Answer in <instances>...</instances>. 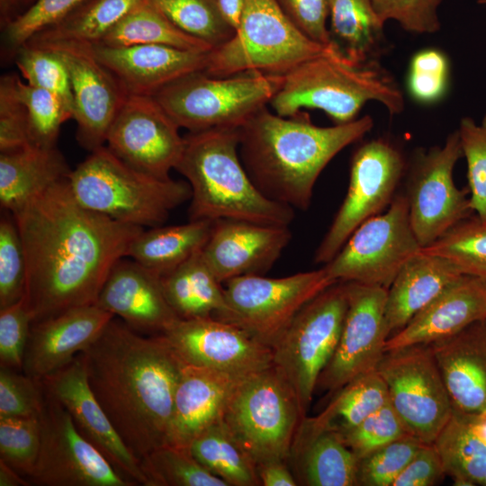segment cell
I'll use <instances>...</instances> for the list:
<instances>
[{"label":"cell","mask_w":486,"mask_h":486,"mask_svg":"<svg viewBox=\"0 0 486 486\" xmlns=\"http://www.w3.org/2000/svg\"><path fill=\"white\" fill-rule=\"evenodd\" d=\"M12 215L25 256L23 297L32 322L95 304L110 272L144 230L81 205L68 177Z\"/></svg>","instance_id":"cell-1"},{"label":"cell","mask_w":486,"mask_h":486,"mask_svg":"<svg viewBox=\"0 0 486 486\" xmlns=\"http://www.w3.org/2000/svg\"><path fill=\"white\" fill-rule=\"evenodd\" d=\"M81 354L94 394L132 454L141 460L166 444L183 362L164 338L112 319Z\"/></svg>","instance_id":"cell-2"},{"label":"cell","mask_w":486,"mask_h":486,"mask_svg":"<svg viewBox=\"0 0 486 486\" xmlns=\"http://www.w3.org/2000/svg\"><path fill=\"white\" fill-rule=\"evenodd\" d=\"M373 126V118L364 115L350 122L320 127L310 122L308 113L284 117L266 106L239 128V157L264 195L293 210L305 211L326 166Z\"/></svg>","instance_id":"cell-3"},{"label":"cell","mask_w":486,"mask_h":486,"mask_svg":"<svg viewBox=\"0 0 486 486\" xmlns=\"http://www.w3.org/2000/svg\"><path fill=\"white\" fill-rule=\"evenodd\" d=\"M175 168L189 184V220L221 219L288 226L294 210L264 195L238 152L239 128L189 132Z\"/></svg>","instance_id":"cell-4"},{"label":"cell","mask_w":486,"mask_h":486,"mask_svg":"<svg viewBox=\"0 0 486 486\" xmlns=\"http://www.w3.org/2000/svg\"><path fill=\"white\" fill-rule=\"evenodd\" d=\"M370 101L392 115L402 112L405 105L398 83L379 60L355 63L330 47L285 74L270 105L284 117L303 108L319 109L341 124L356 120Z\"/></svg>","instance_id":"cell-5"},{"label":"cell","mask_w":486,"mask_h":486,"mask_svg":"<svg viewBox=\"0 0 486 486\" xmlns=\"http://www.w3.org/2000/svg\"><path fill=\"white\" fill-rule=\"evenodd\" d=\"M70 191L86 209L141 228L163 225L191 199L186 181L163 179L123 162L106 146L91 151L68 176Z\"/></svg>","instance_id":"cell-6"},{"label":"cell","mask_w":486,"mask_h":486,"mask_svg":"<svg viewBox=\"0 0 486 486\" xmlns=\"http://www.w3.org/2000/svg\"><path fill=\"white\" fill-rule=\"evenodd\" d=\"M283 80L284 76L256 71L220 77L202 70L172 82L154 97L189 132L240 128L270 104Z\"/></svg>","instance_id":"cell-7"},{"label":"cell","mask_w":486,"mask_h":486,"mask_svg":"<svg viewBox=\"0 0 486 486\" xmlns=\"http://www.w3.org/2000/svg\"><path fill=\"white\" fill-rule=\"evenodd\" d=\"M328 48L301 32L275 0H246L233 37L208 52L203 71L220 77L248 71L284 76Z\"/></svg>","instance_id":"cell-8"},{"label":"cell","mask_w":486,"mask_h":486,"mask_svg":"<svg viewBox=\"0 0 486 486\" xmlns=\"http://www.w3.org/2000/svg\"><path fill=\"white\" fill-rule=\"evenodd\" d=\"M303 419L292 388L274 365L239 380L223 417L256 465L286 461Z\"/></svg>","instance_id":"cell-9"},{"label":"cell","mask_w":486,"mask_h":486,"mask_svg":"<svg viewBox=\"0 0 486 486\" xmlns=\"http://www.w3.org/2000/svg\"><path fill=\"white\" fill-rule=\"evenodd\" d=\"M346 310V282H337L301 309L273 348L274 366L292 388L304 418L338 346Z\"/></svg>","instance_id":"cell-10"},{"label":"cell","mask_w":486,"mask_h":486,"mask_svg":"<svg viewBox=\"0 0 486 486\" xmlns=\"http://www.w3.org/2000/svg\"><path fill=\"white\" fill-rule=\"evenodd\" d=\"M335 283L324 266L284 277L232 278L223 284L226 310L216 319L273 349L301 309Z\"/></svg>","instance_id":"cell-11"},{"label":"cell","mask_w":486,"mask_h":486,"mask_svg":"<svg viewBox=\"0 0 486 486\" xmlns=\"http://www.w3.org/2000/svg\"><path fill=\"white\" fill-rule=\"evenodd\" d=\"M421 249L411 225L406 195L400 194L384 213L357 227L324 267L336 282L388 289L402 266Z\"/></svg>","instance_id":"cell-12"},{"label":"cell","mask_w":486,"mask_h":486,"mask_svg":"<svg viewBox=\"0 0 486 486\" xmlns=\"http://www.w3.org/2000/svg\"><path fill=\"white\" fill-rule=\"evenodd\" d=\"M405 170L401 151L387 139H373L357 147L346 197L315 251L316 263L329 262L357 227L391 204Z\"/></svg>","instance_id":"cell-13"},{"label":"cell","mask_w":486,"mask_h":486,"mask_svg":"<svg viewBox=\"0 0 486 486\" xmlns=\"http://www.w3.org/2000/svg\"><path fill=\"white\" fill-rule=\"evenodd\" d=\"M377 372L408 431L422 443L433 444L450 420L453 408L430 346L387 351Z\"/></svg>","instance_id":"cell-14"},{"label":"cell","mask_w":486,"mask_h":486,"mask_svg":"<svg viewBox=\"0 0 486 486\" xmlns=\"http://www.w3.org/2000/svg\"><path fill=\"white\" fill-rule=\"evenodd\" d=\"M463 157L457 130L445 143L417 151L409 167L406 198L410 218L422 248L432 244L473 211L467 191L454 181V168Z\"/></svg>","instance_id":"cell-15"},{"label":"cell","mask_w":486,"mask_h":486,"mask_svg":"<svg viewBox=\"0 0 486 486\" xmlns=\"http://www.w3.org/2000/svg\"><path fill=\"white\" fill-rule=\"evenodd\" d=\"M40 415V446L28 476L40 486H133L76 428L66 409L46 392Z\"/></svg>","instance_id":"cell-16"},{"label":"cell","mask_w":486,"mask_h":486,"mask_svg":"<svg viewBox=\"0 0 486 486\" xmlns=\"http://www.w3.org/2000/svg\"><path fill=\"white\" fill-rule=\"evenodd\" d=\"M347 310L336 350L320 374L316 389L337 392L377 367L388 339L385 325L387 289L346 282Z\"/></svg>","instance_id":"cell-17"},{"label":"cell","mask_w":486,"mask_h":486,"mask_svg":"<svg viewBox=\"0 0 486 486\" xmlns=\"http://www.w3.org/2000/svg\"><path fill=\"white\" fill-rule=\"evenodd\" d=\"M179 127L154 96L128 94L107 133L106 147L130 166L170 178L183 152Z\"/></svg>","instance_id":"cell-18"},{"label":"cell","mask_w":486,"mask_h":486,"mask_svg":"<svg viewBox=\"0 0 486 486\" xmlns=\"http://www.w3.org/2000/svg\"><path fill=\"white\" fill-rule=\"evenodd\" d=\"M159 335L186 364L239 377L274 365L271 347L214 317L178 319Z\"/></svg>","instance_id":"cell-19"},{"label":"cell","mask_w":486,"mask_h":486,"mask_svg":"<svg viewBox=\"0 0 486 486\" xmlns=\"http://www.w3.org/2000/svg\"><path fill=\"white\" fill-rule=\"evenodd\" d=\"M29 44L50 50L65 64L78 143L90 152L104 146L109 128L128 94L96 58L93 45L73 41Z\"/></svg>","instance_id":"cell-20"},{"label":"cell","mask_w":486,"mask_h":486,"mask_svg":"<svg viewBox=\"0 0 486 486\" xmlns=\"http://www.w3.org/2000/svg\"><path fill=\"white\" fill-rule=\"evenodd\" d=\"M45 392L69 413L78 431L134 485L148 486L140 460L127 447L94 394L82 354L41 379Z\"/></svg>","instance_id":"cell-21"},{"label":"cell","mask_w":486,"mask_h":486,"mask_svg":"<svg viewBox=\"0 0 486 486\" xmlns=\"http://www.w3.org/2000/svg\"><path fill=\"white\" fill-rule=\"evenodd\" d=\"M292 237L288 226L221 219L213 221L202 253L214 275L224 284L239 276L266 274Z\"/></svg>","instance_id":"cell-22"},{"label":"cell","mask_w":486,"mask_h":486,"mask_svg":"<svg viewBox=\"0 0 486 486\" xmlns=\"http://www.w3.org/2000/svg\"><path fill=\"white\" fill-rule=\"evenodd\" d=\"M114 316L97 304L76 307L32 323L22 373L41 380L84 352Z\"/></svg>","instance_id":"cell-23"},{"label":"cell","mask_w":486,"mask_h":486,"mask_svg":"<svg viewBox=\"0 0 486 486\" xmlns=\"http://www.w3.org/2000/svg\"><path fill=\"white\" fill-rule=\"evenodd\" d=\"M93 50L127 94L148 96L187 74L204 70L209 52L156 44L111 47L99 43Z\"/></svg>","instance_id":"cell-24"},{"label":"cell","mask_w":486,"mask_h":486,"mask_svg":"<svg viewBox=\"0 0 486 486\" xmlns=\"http://www.w3.org/2000/svg\"><path fill=\"white\" fill-rule=\"evenodd\" d=\"M428 345L453 412L486 418V320Z\"/></svg>","instance_id":"cell-25"},{"label":"cell","mask_w":486,"mask_h":486,"mask_svg":"<svg viewBox=\"0 0 486 486\" xmlns=\"http://www.w3.org/2000/svg\"><path fill=\"white\" fill-rule=\"evenodd\" d=\"M95 304L138 332L161 334L179 319L166 299L160 276L125 257L110 272Z\"/></svg>","instance_id":"cell-26"},{"label":"cell","mask_w":486,"mask_h":486,"mask_svg":"<svg viewBox=\"0 0 486 486\" xmlns=\"http://www.w3.org/2000/svg\"><path fill=\"white\" fill-rule=\"evenodd\" d=\"M483 320H486V280L462 274L405 327L388 338L384 350L428 345Z\"/></svg>","instance_id":"cell-27"},{"label":"cell","mask_w":486,"mask_h":486,"mask_svg":"<svg viewBox=\"0 0 486 486\" xmlns=\"http://www.w3.org/2000/svg\"><path fill=\"white\" fill-rule=\"evenodd\" d=\"M241 378L183 363L166 444L189 448L200 433L223 419L231 394Z\"/></svg>","instance_id":"cell-28"},{"label":"cell","mask_w":486,"mask_h":486,"mask_svg":"<svg viewBox=\"0 0 486 486\" xmlns=\"http://www.w3.org/2000/svg\"><path fill=\"white\" fill-rule=\"evenodd\" d=\"M463 274L449 260L420 250L387 289L385 325L390 338Z\"/></svg>","instance_id":"cell-29"},{"label":"cell","mask_w":486,"mask_h":486,"mask_svg":"<svg viewBox=\"0 0 486 486\" xmlns=\"http://www.w3.org/2000/svg\"><path fill=\"white\" fill-rule=\"evenodd\" d=\"M69 168L57 148L33 145L0 154V203L14 213L38 194L68 177Z\"/></svg>","instance_id":"cell-30"},{"label":"cell","mask_w":486,"mask_h":486,"mask_svg":"<svg viewBox=\"0 0 486 486\" xmlns=\"http://www.w3.org/2000/svg\"><path fill=\"white\" fill-rule=\"evenodd\" d=\"M293 449L301 455L302 474L306 485H357L358 460L338 432L313 428L302 420L292 451Z\"/></svg>","instance_id":"cell-31"},{"label":"cell","mask_w":486,"mask_h":486,"mask_svg":"<svg viewBox=\"0 0 486 486\" xmlns=\"http://www.w3.org/2000/svg\"><path fill=\"white\" fill-rule=\"evenodd\" d=\"M213 221L189 220L184 224L144 229L130 243L126 257L162 276L202 250Z\"/></svg>","instance_id":"cell-32"},{"label":"cell","mask_w":486,"mask_h":486,"mask_svg":"<svg viewBox=\"0 0 486 486\" xmlns=\"http://www.w3.org/2000/svg\"><path fill=\"white\" fill-rule=\"evenodd\" d=\"M328 19L331 45L348 60H379L387 50L385 23L372 0H330Z\"/></svg>","instance_id":"cell-33"},{"label":"cell","mask_w":486,"mask_h":486,"mask_svg":"<svg viewBox=\"0 0 486 486\" xmlns=\"http://www.w3.org/2000/svg\"><path fill=\"white\" fill-rule=\"evenodd\" d=\"M166 299L179 319L219 318L226 310L224 285L198 252L160 276Z\"/></svg>","instance_id":"cell-34"},{"label":"cell","mask_w":486,"mask_h":486,"mask_svg":"<svg viewBox=\"0 0 486 486\" xmlns=\"http://www.w3.org/2000/svg\"><path fill=\"white\" fill-rule=\"evenodd\" d=\"M434 445L455 485L486 486V418L453 412Z\"/></svg>","instance_id":"cell-35"},{"label":"cell","mask_w":486,"mask_h":486,"mask_svg":"<svg viewBox=\"0 0 486 486\" xmlns=\"http://www.w3.org/2000/svg\"><path fill=\"white\" fill-rule=\"evenodd\" d=\"M143 1L86 0L63 18L33 35L27 42L101 43L121 20Z\"/></svg>","instance_id":"cell-36"},{"label":"cell","mask_w":486,"mask_h":486,"mask_svg":"<svg viewBox=\"0 0 486 486\" xmlns=\"http://www.w3.org/2000/svg\"><path fill=\"white\" fill-rule=\"evenodd\" d=\"M189 450L202 466L229 486L261 485L256 463L223 419L200 433Z\"/></svg>","instance_id":"cell-37"},{"label":"cell","mask_w":486,"mask_h":486,"mask_svg":"<svg viewBox=\"0 0 486 486\" xmlns=\"http://www.w3.org/2000/svg\"><path fill=\"white\" fill-rule=\"evenodd\" d=\"M327 408L304 422L317 429L345 432L358 425L389 401L387 386L377 371L349 382L338 391Z\"/></svg>","instance_id":"cell-38"},{"label":"cell","mask_w":486,"mask_h":486,"mask_svg":"<svg viewBox=\"0 0 486 486\" xmlns=\"http://www.w3.org/2000/svg\"><path fill=\"white\" fill-rule=\"evenodd\" d=\"M100 44L111 47L156 44L201 52L212 50L209 44L175 26L147 0L127 14Z\"/></svg>","instance_id":"cell-39"},{"label":"cell","mask_w":486,"mask_h":486,"mask_svg":"<svg viewBox=\"0 0 486 486\" xmlns=\"http://www.w3.org/2000/svg\"><path fill=\"white\" fill-rule=\"evenodd\" d=\"M421 250L446 258L463 274L486 280V220L476 214L459 221Z\"/></svg>","instance_id":"cell-40"},{"label":"cell","mask_w":486,"mask_h":486,"mask_svg":"<svg viewBox=\"0 0 486 486\" xmlns=\"http://www.w3.org/2000/svg\"><path fill=\"white\" fill-rule=\"evenodd\" d=\"M140 466L148 486H229L185 447L165 444L142 458Z\"/></svg>","instance_id":"cell-41"},{"label":"cell","mask_w":486,"mask_h":486,"mask_svg":"<svg viewBox=\"0 0 486 486\" xmlns=\"http://www.w3.org/2000/svg\"><path fill=\"white\" fill-rule=\"evenodd\" d=\"M175 26L212 49L230 40L235 30L223 19L217 0H147Z\"/></svg>","instance_id":"cell-42"},{"label":"cell","mask_w":486,"mask_h":486,"mask_svg":"<svg viewBox=\"0 0 486 486\" xmlns=\"http://www.w3.org/2000/svg\"><path fill=\"white\" fill-rule=\"evenodd\" d=\"M18 95L26 108L31 143L40 148L56 147L61 125L73 119V109L56 94L16 79Z\"/></svg>","instance_id":"cell-43"},{"label":"cell","mask_w":486,"mask_h":486,"mask_svg":"<svg viewBox=\"0 0 486 486\" xmlns=\"http://www.w3.org/2000/svg\"><path fill=\"white\" fill-rule=\"evenodd\" d=\"M14 58L26 83L56 94L74 111L68 73L58 57L49 50L25 43Z\"/></svg>","instance_id":"cell-44"},{"label":"cell","mask_w":486,"mask_h":486,"mask_svg":"<svg viewBox=\"0 0 486 486\" xmlns=\"http://www.w3.org/2000/svg\"><path fill=\"white\" fill-rule=\"evenodd\" d=\"M86 0H35L28 8L2 27V49L14 58L33 35L55 23Z\"/></svg>","instance_id":"cell-45"},{"label":"cell","mask_w":486,"mask_h":486,"mask_svg":"<svg viewBox=\"0 0 486 486\" xmlns=\"http://www.w3.org/2000/svg\"><path fill=\"white\" fill-rule=\"evenodd\" d=\"M423 444L416 436L407 435L359 459L357 485L392 486Z\"/></svg>","instance_id":"cell-46"},{"label":"cell","mask_w":486,"mask_h":486,"mask_svg":"<svg viewBox=\"0 0 486 486\" xmlns=\"http://www.w3.org/2000/svg\"><path fill=\"white\" fill-rule=\"evenodd\" d=\"M457 132L467 163L470 204L486 220V114L480 124L470 117L462 118Z\"/></svg>","instance_id":"cell-47"},{"label":"cell","mask_w":486,"mask_h":486,"mask_svg":"<svg viewBox=\"0 0 486 486\" xmlns=\"http://www.w3.org/2000/svg\"><path fill=\"white\" fill-rule=\"evenodd\" d=\"M40 446L39 418H0V460L28 477Z\"/></svg>","instance_id":"cell-48"},{"label":"cell","mask_w":486,"mask_h":486,"mask_svg":"<svg viewBox=\"0 0 486 486\" xmlns=\"http://www.w3.org/2000/svg\"><path fill=\"white\" fill-rule=\"evenodd\" d=\"M449 77L450 65L446 55L435 48L421 50L410 61L408 92L419 104L436 103L446 94Z\"/></svg>","instance_id":"cell-49"},{"label":"cell","mask_w":486,"mask_h":486,"mask_svg":"<svg viewBox=\"0 0 486 486\" xmlns=\"http://www.w3.org/2000/svg\"><path fill=\"white\" fill-rule=\"evenodd\" d=\"M26 265L15 220L2 215L0 220V309L20 301L25 292Z\"/></svg>","instance_id":"cell-50"},{"label":"cell","mask_w":486,"mask_h":486,"mask_svg":"<svg viewBox=\"0 0 486 486\" xmlns=\"http://www.w3.org/2000/svg\"><path fill=\"white\" fill-rule=\"evenodd\" d=\"M357 460L407 435H411L390 401L349 430L339 433Z\"/></svg>","instance_id":"cell-51"},{"label":"cell","mask_w":486,"mask_h":486,"mask_svg":"<svg viewBox=\"0 0 486 486\" xmlns=\"http://www.w3.org/2000/svg\"><path fill=\"white\" fill-rule=\"evenodd\" d=\"M45 400L41 380L0 367V418H39Z\"/></svg>","instance_id":"cell-52"},{"label":"cell","mask_w":486,"mask_h":486,"mask_svg":"<svg viewBox=\"0 0 486 486\" xmlns=\"http://www.w3.org/2000/svg\"><path fill=\"white\" fill-rule=\"evenodd\" d=\"M17 75L0 79V151L9 152L32 145L27 111L16 88Z\"/></svg>","instance_id":"cell-53"},{"label":"cell","mask_w":486,"mask_h":486,"mask_svg":"<svg viewBox=\"0 0 486 486\" xmlns=\"http://www.w3.org/2000/svg\"><path fill=\"white\" fill-rule=\"evenodd\" d=\"M33 321L24 297L0 309V366L22 372L23 356Z\"/></svg>","instance_id":"cell-54"},{"label":"cell","mask_w":486,"mask_h":486,"mask_svg":"<svg viewBox=\"0 0 486 486\" xmlns=\"http://www.w3.org/2000/svg\"><path fill=\"white\" fill-rule=\"evenodd\" d=\"M443 0H372L381 20L396 22L402 29L417 34L435 33L441 22L438 7Z\"/></svg>","instance_id":"cell-55"},{"label":"cell","mask_w":486,"mask_h":486,"mask_svg":"<svg viewBox=\"0 0 486 486\" xmlns=\"http://www.w3.org/2000/svg\"><path fill=\"white\" fill-rule=\"evenodd\" d=\"M292 24L311 40L331 47L328 27L330 0H275Z\"/></svg>","instance_id":"cell-56"},{"label":"cell","mask_w":486,"mask_h":486,"mask_svg":"<svg viewBox=\"0 0 486 486\" xmlns=\"http://www.w3.org/2000/svg\"><path fill=\"white\" fill-rule=\"evenodd\" d=\"M446 475L439 451L433 444H423L392 486H432Z\"/></svg>","instance_id":"cell-57"},{"label":"cell","mask_w":486,"mask_h":486,"mask_svg":"<svg viewBox=\"0 0 486 486\" xmlns=\"http://www.w3.org/2000/svg\"><path fill=\"white\" fill-rule=\"evenodd\" d=\"M260 484L264 486H295L297 482L284 460H274L256 465Z\"/></svg>","instance_id":"cell-58"},{"label":"cell","mask_w":486,"mask_h":486,"mask_svg":"<svg viewBox=\"0 0 486 486\" xmlns=\"http://www.w3.org/2000/svg\"><path fill=\"white\" fill-rule=\"evenodd\" d=\"M246 0H217L223 19L236 31L244 12Z\"/></svg>","instance_id":"cell-59"},{"label":"cell","mask_w":486,"mask_h":486,"mask_svg":"<svg viewBox=\"0 0 486 486\" xmlns=\"http://www.w3.org/2000/svg\"><path fill=\"white\" fill-rule=\"evenodd\" d=\"M18 471L0 460V486H27L30 485Z\"/></svg>","instance_id":"cell-60"},{"label":"cell","mask_w":486,"mask_h":486,"mask_svg":"<svg viewBox=\"0 0 486 486\" xmlns=\"http://www.w3.org/2000/svg\"><path fill=\"white\" fill-rule=\"evenodd\" d=\"M15 17L14 0H0V22L4 27Z\"/></svg>","instance_id":"cell-61"},{"label":"cell","mask_w":486,"mask_h":486,"mask_svg":"<svg viewBox=\"0 0 486 486\" xmlns=\"http://www.w3.org/2000/svg\"><path fill=\"white\" fill-rule=\"evenodd\" d=\"M35 0H14L15 17L28 8Z\"/></svg>","instance_id":"cell-62"},{"label":"cell","mask_w":486,"mask_h":486,"mask_svg":"<svg viewBox=\"0 0 486 486\" xmlns=\"http://www.w3.org/2000/svg\"><path fill=\"white\" fill-rule=\"evenodd\" d=\"M478 3L481 4H486V0H478Z\"/></svg>","instance_id":"cell-63"}]
</instances>
